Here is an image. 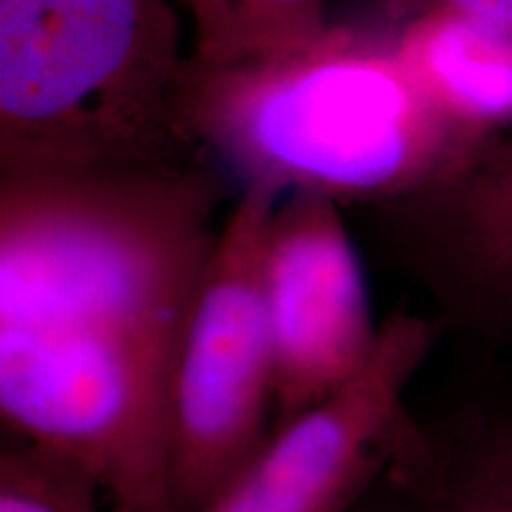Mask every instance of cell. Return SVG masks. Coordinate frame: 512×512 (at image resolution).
<instances>
[{
    "instance_id": "obj_4",
    "label": "cell",
    "mask_w": 512,
    "mask_h": 512,
    "mask_svg": "<svg viewBox=\"0 0 512 512\" xmlns=\"http://www.w3.org/2000/svg\"><path fill=\"white\" fill-rule=\"evenodd\" d=\"M278 195L245 190L219 226L171 389V494L204 512L271 434L264 259Z\"/></svg>"
},
{
    "instance_id": "obj_2",
    "label": "cell",
    "mask_w": 512,
    "mask_h": 512,
    "mask_svg": "<svg viewBox=\"0 0 512 512\" xmlns=\"http://www.w3.org/2000/svg\"><path fill=\"white\" fill-rule=\"evenodd\" d=\"M176 117L240 192H309L351 207L427 188L479 150L418 91L392 34L351 24L247 60L188 55Z\"/></svg>"
},
{
    "instance_id": "obj_6",
    "label": "cell",
    "mask_w": 512,
    "mask_h": 512,
    "mask_svg": "<svg viewBox=\"0 0 512 512\" xmlns=\"http://www.w3.org/2000/svg\"><path fill=\"white\" fill-rule=\"evenodd\" d=\"M444 337L434 316L394 311L354 380L273 427L204 512H347L380 470L408 392Z\"/></svg>"
},
{
    "instance_id": "obj_1",
    "label": "cell",
    "mask_w": 512,
    "mask_h": 512,
    "mask_svg": "<svg viewBox=\"0 0 512 512\" xmlns=\"http://www.w3.org/2000/svg\"><path fill=\"white\" fill-rule=\"evenodd\" d=\"M228 188L209 159L0 174V420L114 512H176L171 389Z\"/></svg>"
},
{
    "instance_id": "obj_3",
    "label": "cell",
    "mask_w": 512,
    "mask_h": 512,
    "mask_svg": "<svg viewBox=\"0 0 512 512\" xmlns=\"http://www.w3.org/2000/svg\"><path fill=\"white\" fill-rule=\"evenodd\" d=\"M166 0H0V174L202 162Z\"/></svg>"
},
{
    "instance_id": "obj_11",
    "label": "cell",
    "mask_w": 512,
    "mask_h": 512,
    "mask_svg": "<svg viewBox=\"0 0 512 512\" xmlns=\"http://www.w3.org/2000/svg\"><path fill=\"white\" fill-rule=\"evenodd\" d=\"M91 479L22 441L0 453V512H114Z\"/></svg>"
},
{
    "instance_id": "obj_10",
    "label": "cell",
    "mask_w": 512,
    "mask_h": 512,
    "mask_svg": "<svg viewBox=\"0 0 512 512\" xmlns=\"http://www.w3.org/2000/svg\"><path fill=\"white\" fill-rule=\"evenodd\" d=\"M200 62H235L309 46L330 29L325 0H181Z\"/></svg>"
},
{
    "instance_id": "obj_7",
    "label": "cell",
    "mask_w": 512,
    "mask_h": 512,
    "mask_svg": "<svg viewBox=\"0 0 512 512\" xmlns=\"http://www.w3.org/2000/svg\"><path fill=\"white\" fill-rule=\"evenodd\" d=\"M339 207L328 197L294 192L278 204L268 228L264 292L273 427L354 380L380 335L361 256Z\"/></svg>"
},
{
    "instance_id": "obj_5",
    "label": "cell",
    "mask_w": 512,
    "mask_h": 512,
    "mask_svg": "<svg viewBox=\"0 0 512 512\" xmlns=\"http://www.w3.org/2000/svg\"><path fill=\"white\" fill-rule=\"evenodd\" d=\"M358 209L377 264L425 294L444 337L512 342V131L437 183Z\"/></svg>"
},
{
    "instance_id": "obj_8",
    "label": "cell",
    "mask_w": 512,
    "mask_h": 512,
    "mask_svg": "<svg viewBox=\"0 0 512 512\" xmlns=\"http://www.w3.org/2000/svg\"><path fill=\"white\" fill-rule=\"evenodd\" d=\"M475 354L430 403H408L347 512H512V342Z\"/></svg>"
},
{
    "instance_id": "obj_12",
    "label": "cell",
    "mask_w": 512,
    "mask_h": 512,
    "mask_svg": "<svg viewBox=\"0 0 512 512\" xmlns=\"http://www.w3.org/2000/svg\"><path fill=\"white\" fill-rule=\"evenodd\" d=\"M380 5L396 22L432 10H456L512 24V0H380Z\"/></svg>"
},
{
    "instance_id": "obj_9",
    "label": "cell",
    "mask_w": 512,
    "mask_h": 512,
    "mask_svg": "<svg viewBox=\"0 0 512 512\" xmlns=\"http://www.w3.org/2000/svg\"><path fill=\"white\" fill-rule=\"evenodd\" d=\"M392 38L418 91L467 140L482 147L512 131V24L432 10Z\"/></svg>"
}]
</instances>
